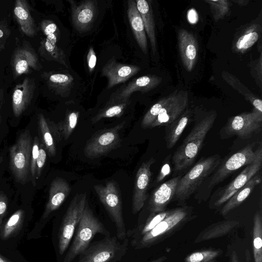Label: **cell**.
Returning <instances> with one entry per match:
<instances>
[{
    "label": "cell",
    "mask_w": 262,
    "mask_h": 262,
    "mask_svg": "<svg viewBox=\"0 0 262 262\" xmlns=\"http://www.w3.org/2000/svg\"><path fill=\"white\" fill-rule=\"evenodd\" d=\"M216 116V113L213 112L200 121L177 148L172 156L175 171H182L193 163L207 134L213 125Z\"/></svg>",
    "instance_id": "cell-1"
},
{
    "label": "cell",
    "mask_w": 262,
    "mask_h": 262,
    "mask_svg": "<svg viewBox=\"0 0 262 262\" xmlns=\"http://www.w3.org/2000/svg\"><path fill=\"white\" fill-rule=\"evenodd\" d=\"M97 234L105 236L111 235L104 225L95 216L86 202L72 243L62 262H72L89 246Z\"/></svg>",
    "instance_id": "cell-2"
},
{
    "label": "cell",
    "mask_w": 262,
    "mask_h": 262,
    "mask_svg": "<svg viewBox=\"0 0 262 262\" xmlns=\"http://www.w3.org/2000/svg\"><path fill=\"white\" fill-rule=\"evenodd\" d=\"M220 156L212 155L200 159L178 182L174 197L179 201L188 199L201 183L217 168Z\"/></svg>",
    "instance_id": "cell-3"
},
{
    "label": "cell",
    "mask_w": 262,
    "mask_h": 262,
    "mask_svg": "<svg viewBox=\"0 0 262 262\" xmlns=\"http://www.w3.org/2000/svg\"><path fill=\"white\" fill-rule=\"evenodd\" d=\"M116 236L95 242L80 254L77 262H118L125 255L128 239L120 242Z\"/></svg>",
    "instance_id": "cell-4"
},
{
    "label": "cell",
    "mask_w": 262,
    "mask_h": 262,
    "mask_svg": "<svg viewBox=\"0 0 262 262\" xmlns=\"http://www.w3.org/2000/svg\"><path fill=\"white\" fill-rule=\"evenodd\" d=\"M94 189L100 201L115 223L116 236L120 241L127 237L126 230L122 212V201L116 184L108 182L105 185L97 184Z\"/></svg>",
    "instance_id": "cell-5"
},
{
    "label": "cell",
    "mask_w": 262,
    "mask_h": 262,
    "mask_svg": "<svg viewBox=\"0 0 262 262\" xmlns=\"http://www.w3.org/2000/svg\"><path fill=\"white\" fill-rule=\"evenodd\" d=\"M33 142L29 130L19 136L10 147V167L16 180L25 183L30 171V162Z\"/></svg>",
    "instance_id": "cell-6"
},
{
    "label": "cell",
    "mask_w": 262,
    "mask_h": 262,
    "mask_svg": "<svg viewBox=\"0 0 262 262\" xmlns=\"http://www.w3.org/2000/svg\"><path fill=\"white\" fill-rule=\"evenodd\" d=\"M86 203L85 193L76 194L71 201L63 216L58 233L59 254L67 250L82 215Z\"/></svg>",
    "instance_id": "cell-7"
},
{
    "label": "cell",
    "mask_w": 262,
    "mask_h": 262,
    "mask_svg": "<svg viewBox=\"0 0 262 262\" xmlns=\"http://www.w3.org/2000/svg\"><path fill=\"white\" fill-rule=\"evenodd\" d=\"M254 143L247 145L224 162L213 173L208 187H214L235 171L253 162L258 154L262 151L261 145L254 151Z\"/></svg>",
    "instance_id": "cell-8"
},
{
    "label": "cell",
    "mask_w": 262,
    "mask_h": 262,
    "mask_svg": "<svg viewBox=\"0 0 262 262\" xmlns=\"http://www.w3.org/2000/svg\"><path fill=\"white\" fill-rule=\"evenodd\" d=\"M187 215V210L184 208L171 210L169 214L151 230L141 237L132 239V246L137 250L151 246L182 222Z\"/></svg>",
    "instance_id": "cell-9"
},
{
    "label": "cell",
    "mask_w": 262,
    "mask_h": 262,
    "mask_svg": "<svg viewBox=\"0 0 262 262\" xmlns=\"http://www.w3.org/2000/svg\"><path fill=\"white\" fill-rule=\"evenodd\" d=\"M125 122L114 127L99 130L85 144L84 154L90 159L98 158L116 148L120 142L119 132Z\"/></svg>",
    "instance_id": "cell-10"
},
{
    "label": "cell",
    "mask_w": 262,
    "mask_h": 262,
    "mask_svg": "<svg viewBox=\"0 0 262 262\" xmlns=\"http://www.w3.org/2000/svg\"><path fill=\"white\" fill-rule=\"evenodd\" d=\"M262 113L255 109L231 117L224 127L225 133L235 135L243 139L250 138L261 130Z\"/></svg>",
    "instance_id": "cell-11"
},
{
    "label": "cell",
    "mask_w": 262,
    "mask_h": 262,
    "mask_svg": "<svg viewBox=\"0 0 262 262\" xmlns=\"http://www.w3.org/2000/svg\"><path fill=\"white\" fill-rule=\"evenodd\" d=\"M188 103V94L184 91H175L172 98L160 110L148 128L166 126L177 119Z\"/></svg>",
    "instance_id": "cell-12"
},
{
    "label": "cell",
    "mask_w": 262,
    "mask_h": 262,
    "mask_svg": "<svg viewBox=\"0 0 262 262\" xmlns=\"http://www.w3.org/2000/svg\"><path fill=\"white\" fill-rule=\"evenodd\" d=\"M155 162V159L151 158L143 162L138 170L132 197L133 214L137 213L142 208L147 199V191L152 174L151 166Z\"/></svg>",
    "instance_id": "cell-13"
},
{
    "label": "cell",
    "mask_w": 262,
    "mask_h": 262,
    "mask_svg": "<svg viewBox=\"0 0 262 262\" xmlns=\"http://www.w3.org/2000/svg\"><path fill=\"white\" fill-rule=\"evenodd\" d=\"M70 3L72 19L74 27L78 32L87 31L97 15L98 7L95 1H82L78 3L73 1Z\"/></svg>",
    "instance_id": "cell-14"
},
{
    "label": "cell",
    "mask_w": 262,
    "mask_h": 262,
    "mask_svg": "<svg viewBox=\"0 0 262 262\" xmlns=\"http://www.w3.org/2000/svg\"><path fill=\"white\" fill-rule=\"evenodd\" d=\"M11 67L15 78L31 70L40 68L37 55L29 45L24 44L14 51L11 58Z\"/></svg>",
    "instance_id": "cell-15"
},
{
    "label": "cell",
    "mask_w": 262,
    "mask_h": 262,
    "mask_svg": "<svg viewBox=\"0 0 262 262\" xmlns=\"http://www.w3.org/2000/svg\"><path fill=\"white\" fill-rule=\"evenodd\" d=\"M261 166L262 151L253 162L246 165L245 169L226 186L215 202V205L219 206L226 202L235 192L258 172Z\"/></svg>",
    "instance_id": "cell-16"
},
{
    "label": "cell",
    "mask_w": 262,
    "mask_h": 262,
    "mask_svg": "<svg viewBox=\"0 0 262 262\" xmlns=\"http://www.w3.org/2000/svg\"><path fill=\"white\" fill-rule=\"evenodd\" d=\"M140 70L137 66L120 63L112 58L104 65L101 73L107 79V89H111L125 82Z\"/></svg>",
    "instance_id": "cell-17"
},
{
    "label": "cell",
    "mask_w": 262,
    "mask_h": 262,
    "mask_svg": "<svg viewBox=\"0 0 262 262\" xmlns=\"http://www.w3.org/2000/svg\"><path fill=\"white\" fill-rule=\"evenodd\" d=\"M162 80L161 77L148 75L140 77L128 83L125 87L114 94L111 103L129 100L132 93L140 91L146 92L157 87Z\"/></svg>",
    "instance_id": "cell-18"
},
{
    "label": "cell",
    "mask_w": 262,
    "mask_h": 262,
    "mask_svg": "<svg viewBox=\"0 0 262 262\" xmlns=\"http://www.w3.org/2000/svg\"><path fill=\"white\" fill-rule=\"evenodd\" d=\"M178 46L184 67L188 71L193 69L198 57V43L193 34L185 29L178 32Z\"/></svg>",
    "instance_id": "cell-19"
},
{
    "label": "cell",
    "mask_w": 262,
    "mask_h": 262,
    "mask_svg": "<svg viewBox=\"0 0 262 262\" xmlns=\"http://www.w3.org/2000/svg\"><path fill=\"white\" fill-rule=\"evenodd\" d=\"M180 177L170 179L162 184L153 192L149 201V210L151 213L164 211L167 205L174 196Z\"/></svg>",
    "instance_id": "cell-20"
},
{
    "label": "cell",
    "mask_w": 262,
    "mask_h": 262,
    "mask_svg": "<svg viewBox=\"0 0 262 262\" xmlns=\"http://www.w3.org/2000/svg\"><path fill=\"white\" fill-rule=\"evenodd\" d=\"M35 88L34 80L26 78L15 87L12 96L13 112L16 117L20 116L31 103Z\"/></svg>",
    "instance_id": "cell-21"
},
{
    "label": "cell",
    "mask_w": 262,
    "mask_h": 262,
    "mask_svg": "<svg viewBox=\"0 0 262 262\" xmlns=\"http://www.w3.org/2000/svg\"><path fill=\"white\" fill-rule=\"evenodd\" d=\"M70 187L68 182L62 178H56L52 182L49 189L48 201L42 218L46 219L61 205L68 196Z\"/></svg>",
    "instance_id": "cell-22"
},
{
    "label": "cell",
    "mask_w": 262,
    "mask_h": 262,
    "mask_svg": "<svg viewBox=\"0 0 262 262\" xmlns=\"http://www.w3.org/2000/svg\"><path fill=\"white\" fill-rule=\"evenodd\" d=\"M127 16L135 39L142 51L147 52V41L143 23L137 9L135 1L127 2Z\"/></svg>",
    "instance_id": "cell-23"
},
{
    "label": "cell",
    "mask_w": 262,
    "mask_h": 262,
    "mask_svg": "<svg viewBox=\"0 0 262 262\" xmlns=\"http://www.w3.org/2000/svg\"><path fill=\"white\" fill-rule=\"evenodd\" d=\"M14 14L21 31L25 35L33 37L36 34L35 24L30 13L29 5L26 1H15Z\"/></svg>",
    "instance_id": "cell-24"
},
{
    "label": "cell",
    "mask_w": 262,
    "mask_h": 262,
    "mask_svg": "<svg viewBox=\"0 0 262 262\" xmlns=\"http://www.w3.org/2000/svg\"><path fill=\"white\" fill-rule=\"evenodd\" d=\"M150 1L145 0L135 1L137 9L142 19L146 33L152 48L153 53L157 50L155 24Z\"/></svg>",
    "instance_id": "cell-25"
},
{
    "label": "cell",
    "mask_w": 262,
    "mask_h": 262,
    "mask_svg": "<svg viewBox=\"0 0 262 262\" xmlns=\"http://www.w3.org/2000/svg\"><path fill=\"white\" fill-rule=\"evenodd\" d=\"M261 182V174L256 173L244 186L235 192L226 202L221 213L226 215L233 209L240 205L250 194L254 188Z\"/></svg>",
    "instance_id": "cell-26"
},
{
    "label": "cell",
    "mask_w": 262,
    "mask_h": 262,
    "mask_svg": "<svg viewBox=\"0 0 262 262\" xmlns=\"http://www.w3.org/2000/svg\"><path fill=\"white\" fill-rule=\"evenodd\" d=\"M49 88L62 97L69 96L74 85V78L69 74L46 73L45 76Z\"/></svg>",
    "instance_id": "cell-27"
},
{
    "label": "cell",
    "mask_w": 262,
    "mask_h": 262,
    "mask_svg": "<svg viewBox=\"0 0 262 262\" xmlns=\"http://www.w3.org/2000/svg\"><path fill=\"white\" fill-rule=\"evenodd\" d=\"M190 117L191 113L187 111L182 114L174 121L165 126V140L168 149L172 148L177 143L189 122Z\"/></svg>",
    "instance_id": "cell-28"
},
{
    "label": "cell",
    "mask_w": 262,
    "mask_h": 262,
    "mask_svg": "<svg viewBox=\"0 0 262 262\" xmlns=\"http://www.w3.org/2000/svg\"><path fill=\"white\" fill-rule=\"evenodd\" d=\"M58 37L56 34L47 36L40 42L39 52L47 60L56 61L68 67L64 52L56 45Z\"/></svg>",
    "instance_id": "cell-29"
},
{
    "label": "cell",
    "mask_w": 262,
    "mask_h": 262,
    "mask_svg": "<svg viewBox=\"0 0 262 262\" xmlns=\"http://www.w3.org/2000/svg\"><path fill=\"white\" fill-rule=\"evenodd\" d=\"M238 225V222L234 220H226L219 222L202 231L194 242L199 243L222 236Z\"/></svg>",
    "instance_id": "cell-30"
},
{
    "label": "cell",
    "mask_w": 262,
    "mask_h": 262,
    "mask_svg": "<svg viewBox=\"0 0 262 262\" xmlns=\"http://www.w3.org/2000/svg\"><path fill=\"white\" fill-rule=\"evenodd\" d=\"M171 210L163 211L156 213H151L146 222L137 227L126 231V236L135 239L141 237L151 230L159 223L164 220Z\"/></svg>",
    "instance_id": "cell-31"
},
{
    "label": "cell",
    "mask_w": 262,
    "mask_h": 262,
    "mask_svg": "<svg viewBox=\"0 0 262 262\" xmlns=\"http://www.w3.org/2000/svg\"><path fill=\"white\" fill-rule=\"evenodd\" d=\"M259 36V25L249 27L239 36L234 45V49L241 53H245L257 41Z\"/></svg>",
    "instance_id": "cell-32"
},
{
    "label": "cell",
    "mask_w": 262,
    "mask_h": 262,
    "mask_svg": "<svg viewBox=\"0 0 262 262\" xmlns=\"http://www.w3.org/2000/svg\"><path fill=\"white\" fill-rule=\"evenodd\" d=\"M253 250L254 262H262V216L257 210L253 218Z\"/></svg>",
    "instance_id": "cell-33"
},
{
    "label": "cell",
    "mask_w": 262,
    "mask_h": 262,
    "mask_svg": "<svg viewBox=\"0 0 262 262\" xmlns=\"http://www.w3.org/2000/svg\"><path fill=\"white\" fill-rule=\"evenodd\" d=\"M38 122L42 143L50 156H54L56 154L55 143L49 122L42 114H40L38 117Z\"/></svg>",
    "instance_id": "cell-34"
},
{
    "label": "cell",
    "mask_w": 262,
    "mask_h": 262,
    "mask_svg": "<svg viewBox=\"0 0 262 262\" xmlns=\"http://www.w3.org/2000/svg\"><path fill=\"white\" fill-rule=\"evenodd\" d=\"M79 116V112L69 111L67 113L63 121L55 124L60 137L65 140L69 138L77 125Z\"/></svg>",
    "instance_id": "cell-35"
},
{
    "label": "cell",
    "mask_w": 262,
    "mask_h": 262,
    "mask_svg": "<svg viewBox=\"0 0 262 262\" xmlns=\"http://www.w3.org/2000/svg\"><path fill=\"white\" fill-rule=\"evenodd\" d=\"M129 102V100H127L123 101L113 103V104L112 105L100 111L92 119V123H96L103 118L115 117H120L123 114Z\"/></svg>",
    "instance_id": "cell-36"
},
{
    "label": "cell",
    "mask_w": 262,
    "mask_h": 262,
    "mask_svg": "<svg viewBox=\"0 0 262 262\" xmlns=\"http://www.w3.org/2000/svg\"><path fill=\"white\" fill-rule=\"evenodd\" d=\"M174 92L160 99L154 104L144 116L141 126L143 128H149L151 124L155 120L162 108L172 98Z\"/></svg>",
    "instance_id": "cell-37"
},
{
    "label": "cell",
    "mask_w": 262,
    "mask_h": 262,
    "mask_svg": "<svg viewBox=\"0 0 262 262\" xmlns=\"http://www.w3.org/2000/svg\"><path fill=\"white\" fill-rule=\"evenodd\" d=\"M209 6L213 17L215 21L224 18L228 13L230 8V4L227 0H205Z\"/></svg>",
    "instance_id": "cell-38"
},
{
    "label": "cell",
    "mask_w": 262,
    "mask_h": 262,
    "mask_svg": "<svg viewBox=\"0 0 262 262\" xmlns=\"http://www.w3.org/2000/svg\"><path fill=\"white\" fill-rule=\"evenodd\" d=\"M220 253L219 250L208 249L193 252L188 255L185 262H214Z\"/></svg>",
    "instance_id": "cell-39"
},
{
    "label": "cell",
    "mask_w": 262,
    "mask_h": 262,
    "mask_svg": "<svg viewBox=\"0 0 262 262\" xmlns=\"http://www.w3.org/2000/svg\"><path fill=\"white\" fill-rule=\"evenodd\" d=\"M24 215V211L19 209L15 211L8 219L4 227L2 237L6 238L9 237L19 227Z\"/></svg>",
    "instance_id": "cell-40"
},
{
    "label": "cell",
    "mask_w": 262,
    "mask_h": 262,
    "mask_svg": "<svg viewBox=\"0 0 262 262\" xmlns=\"http://www.w3.org/2000/svg\"><path fill=\"white\" fill-rule=\"evenodd\" d=\"M39 144L40 142L38 137H35L32 144L30 162V172L33 185H35L36 164L38 156Z\"/></svg>",
    "instance_id": "cell-41"
},
{
    "label": "cell",
    "mask_w": 262,
    "mask_h": 262,
    "mask_svg": "<svg viewBox=\"0 0 262 262\" xmlns=\"http://www.w3.org/2000/svg\"><path fill=\"white\" fill-rule=\"evenodd\" d=\"M46 149L42 142L40 143L38 156L37 159L36 164V179H38L40 176L42 170V168L44 166V165L46 161L47 153Z\"/></svg>",
    "instance_id": "cell-42"
},
{
    "label": "cell",
    "mask_w": 262,
    "mask_h": 262,
    "mask_svg": "<svg viewBox=\"0 0 262 262\" xmlns=\"http://www.w3.org/2000/svg\"><path fill=\"white\" fill-rule=\"evenodd\" d=\"M40 28L46 36L56 34L59 36L60 31L57 25L51 20H43L40 24Z\"/></svg>",
    "instance_id": "cell-43"
},
{
    "label": "cell",
    "mask_w": 262,
    "mask_h": 262,
    "mask_svg": "<svg viewBox=\"0 0 262 262\" xmlns=\"http://www.w3.org/2000/svg\"><path fill=\"white\" fill-rule=\"evenodd\" d=\"M88 66L90 73H92L96 66L97 57L93 47H91L86 56Z\"/></svg>",
    "instance_id": "cell-44"
},
{
    "label": "cell",
    "mask_w": 262,
    "mask_h": 262,
    "mask_svg": "<svg viewBox=\"0 0 262 262\" xmlns=\"http://www.w3.org/2000/svg\"><path fill=\"white\" fill-rule=\"evenodd\" d=\"M10 34L8 27L3 24H0V51L4 48V46Z\"/></svg>",
    "instance_id": "cell-45"
},
{
    "label": "cell",
    "mask_w": 262,
    "mask_h": 262,
    "mask_svg": "<svg viewBox=\"0 0 262 262\" xmlns=\"http://www.w3.org/2000/svg\"><path fill=\"white\" fill-rule=\"evenodd\" d=\"M8 206V198L3 192H0V226L3 218L6 212Z\"/></svg>",
    "instance_id": "cell-46"
},
{
    "label": "cell",
    "mask_w": 262,
    "mask_h": 262,
    "mask_svg": "<svg viewBox=\"0 0 262 262\" xmlns=\"http://www.w3.org/2000/svg\"><path fill=\"white\" fill-rule=\"evenodd\" d=\"M187 18L191 24H195L198 20V14L195 10L191 9L189 10L187 14Z\"/></svg>",
    "instance_id": "cell-47"
},
{
    "label": "cell",
    "mask_w": 262,
    "mask_h": 262,
    "mask_svg": "<svg viewBox=\"0 0 262 262\" xmlns=\"http://www.w3.org/2000/svg\"><path fill=\"white\" fill-rule=\"evenodd\" d=\"M231 262H239L237 254L235 251H233L231 254Z\"/></svg>",
    "instance_id": "cell-48"
},
{
    "label": "cell",
    "mask_w": 262,
    "mask_h": 262,
    "mask_svg": "<svg viewBox=\"0 0 262 262\" xmlns=\"http://www.w3.org/2000/svg\"><path fill=\"white\" fill-rule=\"evenodd\" d=\"M167 259V257L165 256H163L160 257L157 259H155L153 260H151L149 262H164Z\"/></svg>",
    "instance_id": "cell-49"
},
{
    "label": "cell",
    "mask_w": 262,
    "mask_h": 262,
    "mask_svg": "<svg viewBox=\"0 0 262 262\" xmlns=\"http://www.w3.org/2000/svg\"><path fill=\"white\" fill-rule=\"evenodd\" d=\"M3 97H4V94H3V91H0V122H1V111L2 106L3 103Z\"/></svg>",
    "instance_id": "cell-50"
},
{
    "label": "cell",
    "mask_w": 262,
    "mask_h": 262,
    "mask_svg": "<svg viewBox=\"0 0 262 262\" xmlns=\"http://www.w3.org/2000/svg\"><path fill=\"white\" fill-rule=\"evenodd\" d=\"M0 262H10L0 256Z\"/></svg>",
    "instance_id": "cell-51"
}]
</instances>
